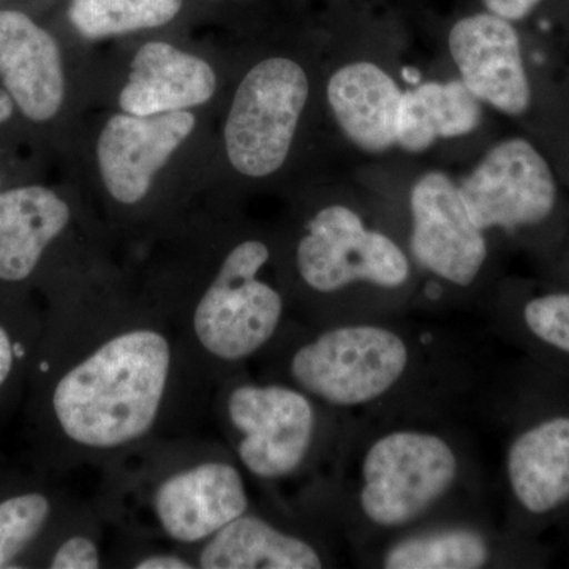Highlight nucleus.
I'll return each instance as SVG.
<instances>
[{
  "mask_svg": "<svg viewBox=\"0 0 569 569\" xmlns=\"http://www.w3.org/2000/svg\"><path fill=\"white\" fill-rule=\"evenodd\" d=\"M48 309L26 392L33 470L102 468L144 441L186 436L213 389L144 295L102 277L47 283Z\"/></svg>",
  "mask_w": 569,
  "mask_h": 569,
  "instance_id": "f257e3e1",
  "label": "nucleus"
},
{
  "mask_svg": "<svg viewBox=\"0 0 569 569\" xmlns=\"http://www.w3.org/2000/svg\"><path fill=\"white\" fill-rule=\"evenodd\" d=\"M250 485L222 438L193 432L112 459L92 500L111 529L194 548L252 507Z\"/></svg>",
  "mask_w": 569,
  "mask_h": 569,
  "instance_id": "f03ea898",
  "label": "nucleus"
},
{
  "mask_svg": "<svg viewBox=\"0 0 569 569\" xmlns=\"http://www.w3.org/2000/svg\"><path fill=\"white\" fill-rule=\"evenodd\" d=\"M211 417L264 498L325 520L346 443L342 415L293 385L246 369L217 385Z\"/></svg>",
  "mask_w": 569,
  "mask_h": 569,
  "instance_id": "7ed1b4c3",
  "label": "nucleus"
},
{
  "mask_svg": "<svg viewBox=\"0 0 569 569\" xmlns=\"http://www.w3.org/2000/svg\"><path fill=\"white\" fill-rule=\"evenodd\" d=\"M271 246L260 238L228 242L200 274L142 293L174 329L194 369L213 389L249 369L295 321L287 293L266 279Z\"/></svg>",
  "mask_w": 569,
  "mask_h": 569,
  "instance_id": "20e7f679",
  "label": "nucleus"
},
{
  "mask_svg": "<svg viewBox=\"0 0 569 569\" xmlns=\"http://www.w3.org/2000/svg\"><path fill=\"white\" fill-rule=\"evenodd\" d=\"M468 481V455L451 430L406 419L346 437L326 522L400 533L441 519Z\"/></svg>",
  "mask_w": 569,
  "mask_h": 569,
  "instance_id": "39448f33",
  "label": "nucleus"
},
{
  "mask_svg": "<svg viewBox=\"0 0 569 569\" xmlns=\"http://www.w3.org/2000/svg\"><path fill=\"white\" fill-rule=\"evenodd\" d=\"M422 361L417 337L392 323L295 320L252 366L346 417L396 399Z\"/></svg>",
  "mask_w": 569,
  "mask_h": 569,
  "instance_id": "423d86ee",
  "label": "nucleus"
},
{
  "mask_svg": "<svg viewBox=\"0 0 569 569\" xmlns=\"http://www.w3.org/2000/svg\"><path fill=\"white\" fill-rule=\"evenodd\" d=\"M293 264L302 290L313 301L337 298L356 284L396 291L411 279L402 247L343 204L321 208L296 242Z\"/></svg>",
  "mask_w": 569,
  "mask_h": 569,
  "instance_id": "0eeeda50",
  "label": "nucleus"
},
{
  "mask_svg": "<svg viewBox=\"0 0 569 569\" xmlns=\"http://www.w3.org/2000/svg\"><path fill=\"white\" fill-rule=\"evenodd\" d=\"M309 99L298 62L269 58L246 74L224 123V148L236 171L266 178L282 168Z\"/></svg>",
  "mask_w": 569,
  "mask_h": 569,
  "instance_id": "6e6552de",
  "label": "nucleus"
},
{
  "mask_svg": "<svg viewBox=\"0 0 569 569\" xmlns=\"http://www.w3.org/2000/svg\"><path fill=\"white\" fill-rule=\"evenodd\" d=\"M328 523L288 511L268 498L194 546L198 569H320L335 567Z\"/></svg>",
  "mask_w": 569,
  "mask_h": 569,
  "instance_id": "1a4fd4ad",
  "label": "nucleus"
},
{
  "mask_svg": "<svg viewBox=\"0 0 569 569\" xmlns=\"http://www.w3.org/2000/svg\"><path fill=\"white\" fill-rule=\"evenodd\" d=\"M473 222L482 231L518 230L545 222L556 206L552 171L522 138L498 142L459 183Z\"/></svg>",
  "mask_w": 569,
  "mask_h": 569,
  "instance_id": "9d476101",
  "label": "nucleus"
},
{
  "mask_svg": "<svg viewBox=\"0 0 569 569\" xmlns=\"http://www.w3.org/2000/svg\"><path fill=\"white\" fill-rule=\"evenodd\" d=\"M410 253L429 274L471 287L488 260L486 233L471 219L459 186L441 171L415 182L410 193Z\"/></svg>",
  "mask_w": 569,
  "mask_h": 569,
  "instance_id": "9b49d317",
  "label": "nucleus"
},
{
  "mask_svg": "<svg viewBox=\"0 0 569 569\" xmlns=\"http://www.w3.org/2000/svg\"><path fill=\"white\" fill-rule=\"evenodd\" d=\"M197 126L189 111L112 116L97 142V160L104 187L116 203L140 204L153 176L170 160Z\"/></svg>",
  "mask_w": 569,
  "mask_h": 569,
  "instance_id": "f8f14e48",
  "label": "nucleus"
},
{
  "mask_svg": "<svg viewBox=\"0 0 569 569\" xmlns=\"http://www.w3.org/2000/svg\"><path fill=\"white\" fill-rule=\"evenodd\" d=\"M449 51L463 84L482 103L508 116L529 110L530 82L511 22L492 13L462 18L449 33Z\"/></svg>",
  "mask_w": 569,
  "mask_h": 569,
  "instance_id": "ddd939ff",
  "label": "nucleus"
},
{
  "mask_svg": "<svg viewBox=\"0 0 569 569\" xmlns=\"http://www.w3.org/2000/svg\"><path fill=\"white\" fill-rule=\"evenodd\" d=\"M71 222L70 204L47 187L0 192V288L26 295Z\"/></svg>",
  "mask_w": 569,
  "mask_h": 569,
  "instance_id": "4468645a",
  "label": "nucleus"
},
{
  "mask_svg": "<svg viewBox=\"0 0 569 569\" xmlns=\"http://www.w3.org/2000/svg\"><path fill=\"white\" fill-rule=\"evenodd\" d=\"M505 482L512 503L535 518L569 505V415L553 413L520 427L509 438Z\"/></svg>",
  "mask_w": 569,
  "mask_h": 569,
  "instance_id": "2eb2a0df",
  "label": "nucleus"
},
{
  "mask_svg": "<svg viewBox=\"0 0 569 569\" xmlns=\"http://www.w3.org/2000/svg\"><path fill=\"white\" fill-rule=\"evenodd\" d=\"M0 80L31 121H50L61 110L66 77L58 41L21 11L0 10Z\"/></svg>",
  "mask_w": 569,
  "mask_h": 569,
  "instance_id": "dca6fc26",
  "label": "nucleus"
},
{
  "mask_svg": "<svg viewBox=\"0 0 569 569\" xmlns=\"http://www.w3.org/2000/svg\"><path fill=\"white\" fill-rule=\"evenodd\" d=\"M78 498L56 478L0 470V569H29Z\"/></svg>",
  "mask_w": 569,
  "mask_h": 569,
  "instance_id": "f3484780",
  "label": "nucleus"
},
{
  "mask_svg": "<svg viewBox=\"0 0 569 569\" xmlns=\"http://www.w3.org/2000/svg\"><path fill=\"white\" fill-rule=\"evenodd\" d=\"M129 82L119 97L123 112L153 116L187 111L212 99L217 78L203 59L164 41H151L134 54Z\"/></svg>",
  "mask_w": 569,
  "mask_h": 569,
  "instance_id": "a211bd4d",
  "label": "nucleus"
},
{
  "mask_svg": "<svg viewBox=\"0 0 569 569\" xmlns=\"http://www.w3.org/2000/svg\"><path fill=\"white\" fill-rule=\"evenodd\" d=\"M326 96L337 123L356 148L381 153L396 144L403 92L380 66L348 63L332 74Z\"/></svg>",
  "mask_w": 569,
  "mask_h": 569,
  "instance_id": "6ab92c4d",
  "label": "nucleus"
},
{
  "mask_svg": "<svg viewBox=\"0 0 569 569\" xmlns=\"http://www.w3.org/2000/svg\"><path fill=\"white\" fill-rule=\"evenodd\" d=\"M498 539L468 520L437 519L392 535L376 550L387 569H481L496 565Z\"/></svg>",
  "mask_w": 569,
  "mask_h": 569,
  "instance_id": "aec40b11",
  "label": "nucleus"
},
{
  "mask_svg": "<svg viewBox=\"0 0 569 569\" xmlns=\"http://www.w3.org/2000/svg\"><path fill=\"white\" fill-rule=\"evenodd\" d=\"M481 103L462 80L425 82L403 92L396 144L403 151L421 153L440 138L466 137L482 121Z\"/></svg>",
  "mask_w": 569,
  "mask_h": 569,
  "instance_id": "412c9836",
  "label": "nucleus"
},
{
  "mask_svg": "<svg viewBox=\"0 0 569 569\" xmlns=\"http://www.w3.org/2000/svg\"><path fill=\"white\" fill-rule=\"evenodd\" d=\"M44 312L0 288V425L24 403Z\"/></svg>",
  "mask_w": 569,
  "mask_h": 569,
  "instance_id": "4be33fe9",
  "label": "nucleus"
},
{
  "mask_svg": "<svg viewBox=\"0 0 569 569\" xmlns=\"http://www.w3.org/2000/svg\"><path fill=\"white\" fill-rule=\"evenodd\" d=\"M110 539L111 526L93 500L78 498L37 552L32 568H108Z\"/></svg>",
  "mask_w": 569,
  "mask_h": 569,
  "instance_id": "5701e85b",
  "label": "nucleus"
},
{
  "mask_svg": "<svg viewBox=\"0 0 569 569\" xmlns=\"http://www.w3.org/2000/svg\"><path fill=\"white\" fill-rule=\"evenodd\" d=\"M183 0H71L69 20L88 40L107 39L168 24Z\"/></svg>",
  "mask_w": 569,
  "mask_h": 569,
  "instance_id": "b1692460",
  "label": "nucleus"
},
{
  "mask_svg": "<svg viewBox=\"0 0 569 569\" xmlns=\"http://www.w3.org/2000/svg\"><path fill=\"white\" fill-rule=\"evenodd\" d=\"M108 568L198 569L192 548L111 529Z\"/></svg>",
  "mask_w": 569,
  "mask_h": 569,
  "instance_id": "393cba45",
  "label": "nucleus"
},
{
  "mask_svg": "<svg viewBox=\"0 0 569 569\" xmlns=\"http://www.w3.org/2000/svg\"><path fill=\"white\" fill-rule=\"evenodd\" d=\"M520 325L539 346L569 356V293L531 298L520 310Z\"/></svg>",
  "mask_w": 569,
  "mask_h": 569,
  "instance_id": "a878e982",
  "label": "nucleus"
},
{
  "mask_svg": "<svg viewBox=\"0 0 569 569\" xmlns=\"http://www.w3.org/2000/svg\"><path fill=\"white\" fill-rule=\"evenodd\" d=\"M541 0H482L489 13L503 18L509 22L520 21L529 17L531 10L538 6Z\"/></svg>",
  "mask_w": 569,
  "mask_h": 569,
  "instance_id": "bb28decb",
  "label": "nucleus"
},
{
  "mask_svg": "<svg viewBox=\"0 0 569 569\" xmlns=\"http://www.w3.org/2000/svg\"><path fill=\"white\" fill-rule=\"evenodd\" d=\"M13 110L14 102L10 93L0 89V123L9 121L11 114H13Z\"/></svg>",
  "mask_w": 569,
  "mask_h": 569,
  "instance_id": "cd10ccee",
  "label": "nucleus"
}]
</instances>
